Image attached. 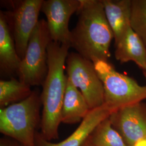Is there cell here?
<instances>
[{"instance_id": "e0dca14e", "label": "cell", "mask_w": 146, "mask_h": 146, "mask_svg": "<svg viewBox=\"0 0 146 146\" xmlns=\"http://www.w3.org/2000/svg\"><path fill=\"white\" fill-rule=\"evenodd\" d=\"M131 27L146 47V0L131 1Z\"/></svg>"}, {"instance_id": "52a82bcc", "label": "cell", "mask_w": 146, "mask_h": 146, "mask_svg": "<svg viewBox=\"0 0 146 146\" xmlns=\"http://www.w3.org/2000/svg\"><path fill=\"white\" fill-rule=\"evenodd\" d=\"M44 0H23L12 2V11L4 13L19 56L23 59L33 31L39 21Z\"/></svg>"}, {"instance_id": "ac0fdd59", "label": "cell", "mask_w": 146, "mask_h": 146, "mask_svg": "<svg viewBox=\"0 0 146 146\" xmlns=\"http://www.w3.org/2000/svg\"><path fill=\"white\" fill-rule=\"evenodd\" d=\"M0 146H24L9 137L4 136L0 140Z\"/></svg>"}, {"instance_id": "9a60e30c", "label": "cell", "mask_w": 146, "mask_h": 146, "mask_svg": "<svg viewBox=\"0 0 146 146\" xmlns=\"http://www.w3.org/2000/svg\"><path fill=\"white\" fill-rule=\"evenodd\" d=\"M31 87L15 78L0 81V107L19 102L31 95Z\"/></svg>"}, {"instance_id": "d6986e66", "label": "cell", "mask_w": 146, "mask_h": 146, "mask_svg": "<svg viewBox=\"0 0 146 146\" xmlns=\"http://www.w3.org/2000/svg\"><path fill=\"white\" fill-rule=\"evenodd\" d=\"M133 146H146V137L136 142Z\"/></svg>"}, {"instance_id": "44dd1931", "label": "cell", "mask_w": 146, "mask_h": 146, "mask_svg": "<svg viewBox=\"0 0 146 146\" xmlns=\"http://www.w3.org/2000/svg\"><path fill=\"white\" fill-rule=\"evenodd\" d=\"M143 74H144V75H145V78H146V71H144V72H143Z\"/></svg>"}, {"instance_id": "4fadbf2b", "label": "cell", "mask_w": 146, "mask_h": 146, "mask_svg": "<svg viewBox=\"0 0 146 146\" xmlns=\"http://www.w3.org/2000/svg\"><path fill=\"white\" fill-rule=\"evenodd\" d=\"M21 59L19 56L5 13L0 11L1 73L11 75L18 71Z\"/></svg>"}, {"instance_id": "7c38bea8", "label": "cell", "mask_w": 146, "mask_h": 146, "mask_svg": "<svg viewBox=\"0 0 146 146\" xmlns=\"http://www.w3.org/2000/svg\"><path fill=\"white\" fill-rule=\"evenodd\" d=\"M101 2L116 44L131 27V1L102 0Z\"/></svg>"}, {"instance_id": "ffe728a7", "label": "cell", "mask_w": 146, "mask_h": 146, "mask_svg": "<svg viewBox=\"0 0 146 146\" xmlns=\"http://www.w3.org/2000/svg\"><path fill=\"white\" fill-rule=\"evenodd\" d=\"M81 146H95L91 143V142L89 141V140L88 139H88L86 140V141H85L84 142V144L82 145Z\"/></svg>"}, {"instance_id": "30bf717a", "label": "cell", "mask_w": 146, "mask_h": 146, "mask_svg": "<svg viewBox=\"0 0 146 146\" xmlns=\"http://www.w3.org/2000/svg\"><path fill=\"white\" fill-rule=\"evenodd\" d=\"M114 111L104 104L91 110L80 123L76 129L67 138L58 143H53L44 139L40 133L36 136V146H81L95 128L104 120L108 118Z\"/></svg>"}, {"instance_id": "3957f363", "label": "cell", "mask_w": 146, "mask_h": 146, "mask_svg": "<svg viewBox=\"0 0 146 146\" xmlns=\"http://www.w3.org/2000/svg\"><path fill=\"white\" fill-rule=\"evenodd\" d=\"M41 93L31 95L19 102L0 109V132L24 146H36L37 129L40 128Z\"/></svg>"}, {"instance_id": "8992f818", "label": "cell", "mask_w": 146, "mask_h": 146, "mask_svg": "<svg viewBox=\"0 0 146 146\" xmlns=\"http://www.w3.org/2000/svg\"><path fill=\"white\" fill-rule=\"evenodd\" d=\"M66 63L67 78L81 91L90 110L104 104V86L94 63L78 52H72L68 54Z\"/></svg>"}, {"instance_id": "5bb4252c", "label": "cell", "mask_w": 146, "mask_h": 146, "mask_svg": "<svg viewBox=\"0 0 146 146\" xmlns=\"http://www.w3.org/2000/svg\"><path fill=\"white\" fill-rule=\"evenodd\" d=\"M90 110L83 94L68 79L63 101L61 122L68 125L81 122Z\"/></svg>"}, {"instance_id": "277c9868", "label": "cell", "mask_w": 146, "mask_h": 146, "mask_svg": "<svg viewBox=\"0 0 146 146\" xmlns=\"http://www.w3.org/2000/svg\"><path fill=\"white\" fill-rule=\"evenodd\" d=\"M95 68L104 89V104L114 111L146 100V86L119 73L108 61L96 60Z\"/></svg>"}, {"instance_id": "ba28073f", "label": "cell", "mask_w": 146, "mask_h": 146, "mask_svg": "<svg viewBox=\"0 0 146 146\" xmlns=\"http://www.w3.org/2000/svg\"><path fill=\"white\" fill-rule=\"evenodd\" d=\"M80 5V0L43 1L41 11L46 17L52 41L70 46L71 31L69 29V22Z\"/></svg>"}, {"instance_id": "2e32d148", "label": "cell", "mask_w": 146, "mask_h": 146, "mask_svg": "<svg viewBox=\"0 0 146 146\" xmlns=\"http://www.w3.org/2000/svg\"><path fill=\"white\" fill-rule=\"evenodd\" d=\"M95 146H128L111 125L109 117L102 121L89 136Z\"/></svg>"}, {"instance_id": "7a4b0ae2", "label": "cell", "mask_w": 146, "mask_h": 146, "mask_svg": "<svg viewBox=\"0 0 146 146\" xmlns=\"http://www.w3.org/2000/svg\"><path fill=\"white\" fill-rule=\"evenodd\" d=\"M70 46L52 41L48 47L47 77L41 93L42 115L40 134L48 141L58 138L61 111L67 83L65 62Z\"/></svg>"}, {"instance_id": "9c48e42d", "label": "cell", "mask_w": 146, "mask_h": 146, "mask_svg": "<svg viewBox=\"0 0 146 146\" xmlns=\"http://www.w3.org/2000/svg\"><path fill=\"white\" fill-rule=\"evenodd\" d=\"M109 119L128 146L146 137V103L143 101L115 110Z\"/></svg>"}, {"instance_id": "5b68a950", "label": "cell", "mask_w": 146, "mask_h": 146, "mask_svg": "<svg viewBox=\"0 0 146 146\" xmlns=\"http://www.w3.org/2000/svg\"><path fill=\"white\" fill-rule=\"evenodd\" d=\"M52 41L47 21L40 20L17 72L21 82L31 87L43 85L48 71V47Z\"/></svg>"}, {"instance_id": "8fae6325", "label": "cell", "mask_w": 146, "mask_h": 146, "mask_svg": "<svg viewBox=\"0 0 146 146\" xmlns=\"http://www.w3.org/2000/svg\"><path fill=\"white\" fill-rule=\"evenodd\" d=\"M115 56L121 63L133 61L143 72L146 71V47L130 27L115 44Z\"/></svg>"}, {"instance_id": "6da1fadb", "label": "cell", "mask_w": 146, "mask_h": 146, "mask_svg": "<svg viewBox=\"0 0 146 146\" xmlns=\"http://www.w3.org/2000/svg\"><path fill=\"white\" fill-rule=\"evenodd\" d=\"M78 21L71 31L70 47L93 62L108 61L110 46L114 38L107 20L101 1L80 0Z\"/></svg>"}]
</instances>
